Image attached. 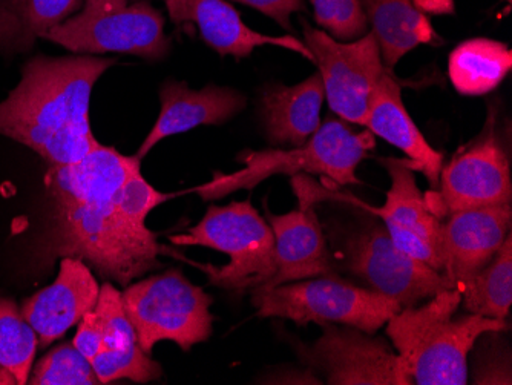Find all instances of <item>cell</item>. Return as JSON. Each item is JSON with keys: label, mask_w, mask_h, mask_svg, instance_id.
<instances>
[{"label": "cell", "mask_w": 512, "mask_h": 385, "mask_svg": "<svg viewBox=\"0 0 512 385\" xmlns=\"http://www.w3.org/2000/svg\"><path fill=\"white\" fill-rule=\"evenodd\" d=\"M140 163L135 155L99 143L79 162L50 166L45 177L53 205L45 247L50 261L79 258L122 286L161 266L158 255L168 249L123 201V185Z\"/></svg>", "instance_id": "obj_1"}, {"label": "cell", "mask_w": 512, "mask_h": 385, "mask_svg": "<svg viewBox=\"0 0 512 385\" xmlns=\"http://www.w3.org/2000/svg\"><path fill=\"white\" fill-rule=\"evenodd\" d=\"M117 63L96 56H37L0 102V135L33 149L48 165L82 160L99 145L89 120L97 80Z\"/></svg>", "instance_id": "obj_2"}, {"label": "cell", "mask_w": 512, "mask_h": 385, "mask_svg": "<svg viewBox=\"0 0 512 385\" xmlns=\"http://www.w3.org/2000/svg\"><path fill=\"white\" fill-rule=\"evenodd\" d=\"M460 300L459 290H440L424 304L402 307L385 324L408 385L468 384V359L477 339L509 329L506 320L456 316Z\"/></svg>", "instance_id": "obj_3"}, {"label": "cell", "mask_w": 512, "mask_h": 385, "mask_svg": "<svg viewBox=\"0 0 512 385\" xmlns=\"http://www.w3.org/2000/svg\"><path fill=\"white\" fill-rule=\"evenodd\" d=\"M375 135L358 132L344 120L329 119L302 146L266 151H244L238 157L244 169L234 174L214 175L209 183L194 191L203 200H218L243 189H253L273 175H322L339 186L361 185L356 169L375 149Z\"/></svg>", "instance_id": "obj_4"}, {"label": "cell", "mask_w": 512, "mask_h": 385, "mask_svg": "<svg viewBox=\"0 0 512 385\" xmlns=\"http://www.w3.org/2000/svg\"><path fill=\"white\" fill-rule=\"evenodd\" d=\"M175 246L209 247L229 257L224 266L194 263L212 286L229 292L269 286L276 272L275 237L270 224L249 200L211 206L186 234L169 237Z\"/></svg>", "instance_id": "obj_5"}, {"label": "cell", "mask_w": 512, "mask_h": 385, "mask_svg": "<svg viewBox=\"0 0 512 385\" xmlns=\"http://www.w3.org/2000/svg\"><path fill=\"white\" fill-rule=\"evenodd\" d=\"M261 318H283L299 326L339 324L375 335L402 309L382 293L324 275L252 290Z\"/></svg>", "instance_id": "obj_6"}, {"label": "cell", "mask_w": 512, "mask_h": 385, "mask_svg": "<svg viewBox=\"0 0 512 385\" xmlns=\"http://www.w3.org/2000/svg\"><path fill=\"white\" fill-rule=\"evenodd\" d=\"M83 0L43 39L76 54L122 53L158 62L171 53L165 17L148 0Z\"/></svg>", "instance_id": "obj_7"}, {"label": "cell", "mask_w": 512, "mask_h": 385, "mask_svg": "<svg viewBox=\"0 0 512 385\" xmlns=\"http://www.w3.org/2000/svg\"><path fill=\"white\" fill-rule=\"evenodd\" d=\"M122 303L137 333L138 346L148 355L160 341H172L188 352L211 338L214 300L180 270L131 284L122 293Z\"/></svg>", "instance_id": "obj_8"}, {"label": "cell", "mask_w": 512, "mask_h": 385, "mask_svg": "<svg viewBox=\"0 0 512 385\" xmlns=\"http://www.w3.org/2000/svg\"><path fill=\"white\" fill-rule=\"evenodd\" d=\"M341 255L348 272L402 307L417 306L440 290L454 289L444 274L396 247L384 224L375 221L347 232Z\"/></svg>", "instance_id": "obj_9"}, {"label": "cell", "mask_w": 512, "mask_h": 385, "mask_svg": "<svg viewBox=\"0 0 512 385\" xmlns=\"http://www.w3.org/2000/svg\"><path fill=\"white\" fill-rule=\"evenodd\" d=\"M425 200L440 220L468 209L511 205V165L491 111L482 134L444 165L439 185Z\"/></svg>", "instance_id": "obj_10"}, {"label": "cell", "mask_w": 512, "mask_h": 385, "mask_svg": "<svg viewBox=\"0 0 512 385\" xmlns=\"http://www.w3.org/2000/svg\"><path fill=\"white\" fill-rule=\"evenodd\" d=\"M306 47L321 74L325 99L344 122L365 126L373 89L387 74L375 34L367 33L353 42H339L330 34L302 20Z\"/></svg>", "instance_id": "obj_11"}, {"label": "cell", "mask_w": 512, "mask_h": 385, "mask_svg": "<svg viewBox=\"0 0 512 385\" xmlns=\"http://www.w3.org/2000/svg\"><path fill=\"white\" fill-rule=\"evenodd\" d=\"M322 336L298 347L307 366L330 385H408L401 361L385 339L350 326L322 324Z\"/></svg>", "instance_id": "obj_12"}, {"label": "cell", "mask_w": 512, "mask_h": 385, "mask_svg": "<svg viewBox=\"0 0 512 385\" xmlns=\"http://www.w3.org/2000/svg\"><path fill=\"white\" fill-rule=\"evenodd\" d=\"M379 163L387 169L391 186L384 206L368 211L381 218L396 247L442 274V220L433 214L424 192L417 188L414 171L405 158H381Z\"/></svg>", "instance_id": "obj_13"}, {"label": "cell", "mask_w": 512, "mask_h": 385, "mask_svg": "<svg viewBox=\"0 0 512 385\" xmlns=\"http://www.w3.org/2000/svg\"><path fill=\"white\" fill-rule=\"evenodd\" d=\"M292 185L299 197V208L284 215L267 211V220L275 237L276 272L269 286L264 287L324 277L333 274L335 269L313 208L306 175H295Z\"/></svg>", "instance_id": "obj_14"}, {"label": "cell", "mask_w": 512, "mask_h": 385, "mask_svg": "<svg viewBox=\"0 0 512 385\" xmlns=\"http://www.w3.org/2000/svg\"><path fill=\"white\" fill-rule=\"evenodd\" d=\"M511 205L454 212L442 220V274L454 289L476 275L511 234Z\"/></svg>", "instance_id": "obj_15"}, {"label": "cell", "mask_w": 512, "mask_h": 385, "mask_svg": "<svg viewBox=\"0 0 512 385\" xmlns=\"http://www.w3.org/2000/svg\"><path fill=\"white\" fill-rule=\"evenodd\" d=\"M99 295V283L85 261L65 257L56 281L23 301L20 310L45 349L79 324L97 306Z\"/></svg>", "instance_id": "obj_16"}, {"label": "cell", "mask_w": 512, "mask_h": 385, "mask_svg": "<svg viewBox=\"0 0 512 385\" xmlns=\"http://www.w3.org/2000/svg\"><path fill=\"white\" fill-rule=\"evenodd\" d=\"M160 102L157 122L135 155L140 160L161 140L198 126L224 125L247 106L246 97L229 86L207 85L195 91L177 80H166L161 85Z\"/></svg>", "instance_id": "obj_17"}, {"label": "cell", "mask_w": 512, "mask_h": 385, "mask_svg": "<svg viewBox=\"0 0 512 385\" xmlns=\"http://www.w3.org/2000/svg\"><path fill=\"white\" fill-rule=\"evenodd\" d=\"M166 8L174 24L192 22L197 25L204 42L220 56L243 59L249 57L256 47L275 45L295 51L313 62L306 43L293 36H267L253 31L226 0H166Z\"/></svg>", "instance_id": "obj_18"}, {"label": "cell", "mask_w": 512, "mask_h": 385, "mask_svg": "<svg viewBox=\"0 0 512 385\" xmlns=\"http://www.w3.org/2000/svg\"><path fill=\"white\" fill-rule=\"evenodd\" d=\"M393 76V71H388L373 89L365 126L371 134L401 149L407 155L408 166L414 172H421L431 189H436L444 168V152L437 151L425 140L408 114L402 102L401 85Z\"/></svg>", "instance_id": "obj_19"}, {"label": "cell", "mask_w": 512, "mask_h": 385, "mask_svg": "<svg viewBox=\"0 0 512 385\" xmlns=\"http://www.w3.org/2000/svg\"><path fill=\"white\" fill-rule=\"evenodd\" d=\"M97 309L105 320V335L100 352L91 364L100 384L120 379L145 384L160 379L163 375L160 364L138 346L137 333L123 309L122 293L111 283L100 287Z\"/></svg>", "instance_id": "obj_20"}, {"label": "cell", "mask_w": 512, "mask_h": 385, "mask_svg": "<svg viewBox=\"0 0 512 385\" xmlns=\"http://www.w3.org/2000/svg\"><path fill=\"white\" fill-rule=\"evenodd\" d=\"M325 100L321 74L295 86L270 85L263 89L260 116L273 145L302 146L321 126Z\"/></svg>", "instance_id": "obj_21"}, {"label": "cell", "mask_w": 512, "mask_h": 385, "mask_svg": "<svg viewBox=\"0 0 512 385\" xmlns=\"http://www.w3.org/2000/svg\"><path fill=\"white\" fill-rule=\"evenodd\" d=\"M361 4L388 70L393 71L399 60L419 45L442 42L413 0H361Z\"/></svg>", "instance_id": "obj_22"}, {"label": "cell", "mask_w": 512, "mask_h": 385, "mask_svg": "<svg viewBox=\"0 0 512 385\" xmlns=\"http://www.w3.org/2000/svg\"><path fill=\"white\" fill-rule=\"evenodd\" d=\"M82 5L83 0H0V54L28 53Z\"/></svg>", "instance_id": "obj_23"}, {"label": "cell", "mask_w": 512, "mask_h": 385, "mask_svg": "<svg viewBox=\"0 0 512 385\" xmlns=\"http://www.w3.org/2000/svg\"><path fill=\"white\" fill-rule=\"evenodd\" d=\"M512 51L497 40L477 37L454 48L448 62V74L457 93L485 96L511 73Z\"/></svg>", "instance_id": "obj_24"}, {"label": "cell", "mask_w": 512, "mask_h": 385, "mask_svg": "<svg viewBox=\"0 0 512 385\" xmlns=\"http://www.w3.org/2000/svg\"><path fill=\"white\" fill-rule=\"evenodd\" d=\"M460 307L465 313L506 320L512 303V237L503 241L496 257L476 275L463 281Z\"/></svg>", "instance_id": "obj_25"}, {"label": "cell", "mask_w": 512, "mask_h": 385, "mask_svg": "<svg viewBox=\"0 0 512 385\" xmlns=\"http://www.w3.org/2000/svg\"><path fill=\"white\" fill-rule=\"evenodd\" d=\"M28 384L96 385L100 384V379L91 361L74 344L63 343L37 362Z\"/></svg>", "instance_id": "obj_26"}, {"label": "cell", "mask_w": 512, "mask_h": 385, "mask_svg": "<svg viewBox=\"0 0 512 385\" xmlns=\"http://www.w3.org/2000/svg\"><path fill=\"white\" fill-rule=\"evenodd\" d=\"M319 27L339 42H353L368 33L361 0H310Z\"/></svg>", "instance_id": "obj_27"}, {"label": "cell", "mask_w": 512, "mask_h": 385, "mask_svg": "<svg viewBox=\"0 0 512 385\" xmlns=\"http://www.w3.org/2000/svg\"><path fill=\"white\" fill-rule=\"evenodd\" d=\"M479 359L474 362V384H511V372H509V356H505L502 347H488L480 353Z\"/></svg>", "instance_id": "obj_28"}, {"label": "cell", "mask_w": 512, "mask_h": 385, "mask_svg": "<svg viewBox=\"0 0 512 385\" xmlns=\"http://www.w3.org/2000/svg\"><path fill=\"white\" fill-rule=\"evenodd\" d=\"M105 335V320L97 306L83 316L73 344L86 359L92 361L100 352Z\"/></svg>", "instance_id": "obj_29"}, {"label": "cell", "mask_w": 512, "mask_h": 385, "mask_svg": "<svg viewBox=\"0 0 512 385\" xmlns=\"http://www.w3.org/2000/svg\"><path fill=\"white\" fill-rule=\"evenodd\" d=\"M234 2L255 8L264 16L275 20L279 27H283L287 31H293L290 16L299 11H306L304 0H234Z\"/></svg>", "instance_id": "obj_30"}, {"label": "cell", "mask_w": 512, "mask_h": 385, "mask_svg": "<svg viewBox=\"0 0 512 385\" xmlns=\"http://www.w3.org/2000/svg\"><path fill=\"white\" fill-rule=\"evenodd\" d=\"M413 5L425 16L454 13V0H413Z\"/></svg>", "instance_id": "obj_31"}, {"label": "cell", "mask_w": 512, "mask_h": 385, "mask_svg": "<svg viewBox=\"0 0 512 385\" xmlns=\"http://www.w3.org/2000/svg\"><path fill=\"white\" fill-rule=\"evenodd\" d=\"M17 384L16 378L4 367H0V385Z\"/></svg>", "instance_id": "obj_32"}]
</instances>
